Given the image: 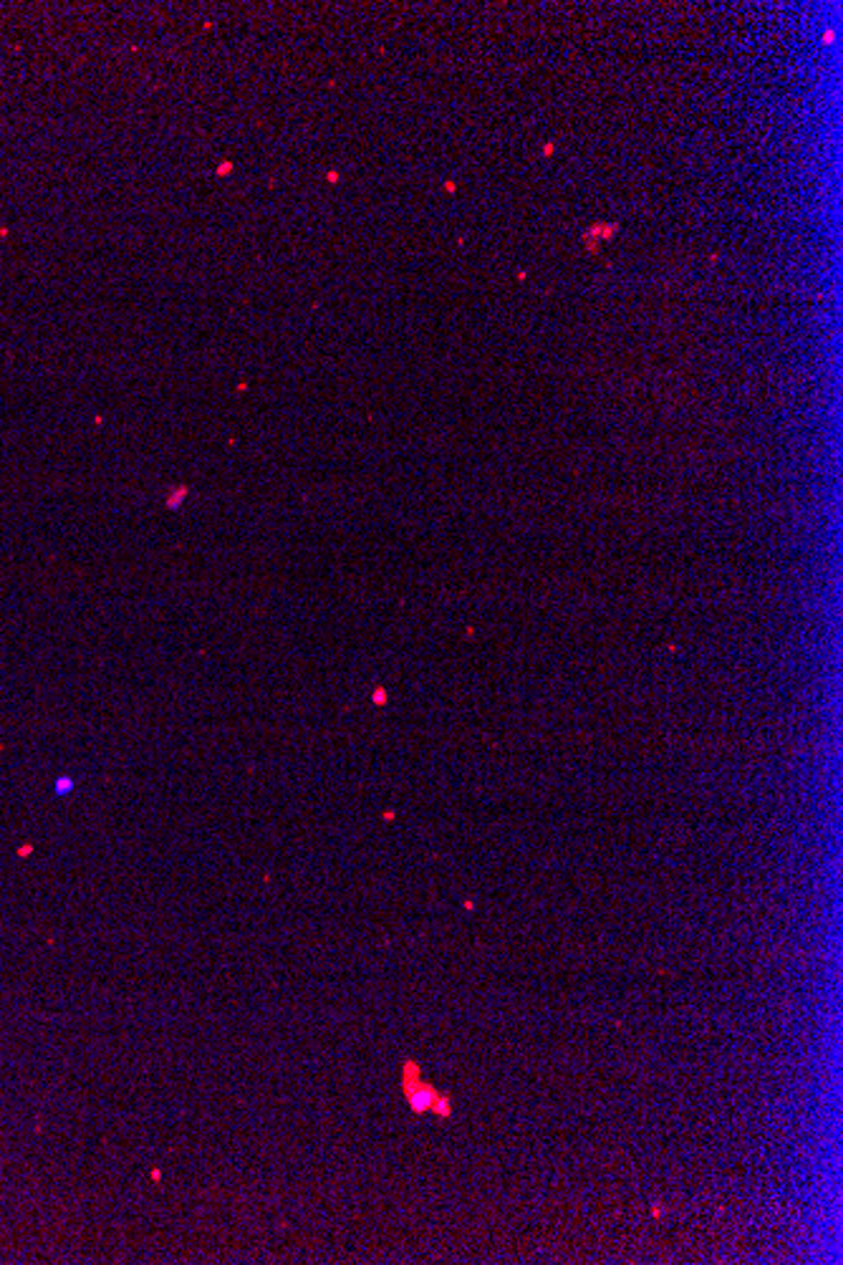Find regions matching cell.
Masks as SVG:
<instances>
[{"instance_id": "cell-1", "label": "cell", "mask_w": 843, "mask_h": 1265, "mask_svg": "<svg viewBox=\"0 0 843 1265\" xmlns=\"http://www.w3.org/2000/svg\"><path fill=\"white\" fill-rule=\"evenodd\" d=\"M402 1089L407 1093L409 1106H412L414 1114L432 1112V1106H435V1101L440 1097V1093L422 1079L420 1066H417L414 1061H407L405 1068H402Z\"/></svg>"}, {"instance_id": "cell-2", "label": "cell", "mask_w": 843, "mask_h": 1265, "mask_svg": "<svg viewBox=\"0 0 843 1265\" xmlns=\"http://www.w3.org/2000/svg\"><path fill=\"white\" fill-rule=\"evenodd\" d=\"M54 790H56V794H59V796H69L71 790H73V781L69 778V775H61V778H56Z\"/></svg>"}]
</instances>
